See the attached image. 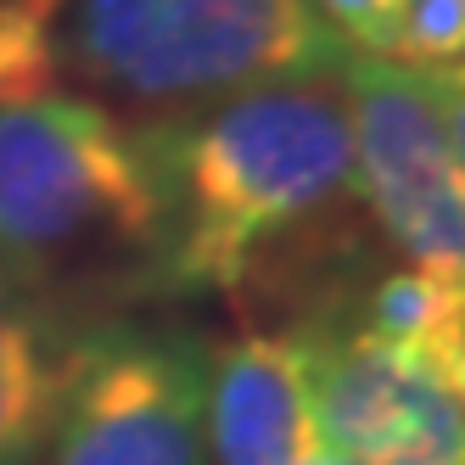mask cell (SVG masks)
Returning a JSON list of instances; mask_svg holds the SVG:
<instances>
[{"mask_svg": "<svg viewBox=\"0 0 465 465\" xmlns=\"http://www.w3.org/2000/svg\"><path fill=\"white\" fill-rule=\"evenodd\" d=\"M124 118L163 196L157 297L281 303L309 292V314L325 309V275L364 219L342 79Z\"/></svg>", "mask_w": 465, "mask_h": 465, "instance_id": "cell-1", "label": "cell"}, {"mask_svg": "<svg viewBox=\"0 0 465 465\" xmlns=\"http://www.w3.org/2000/svg\"><path fill=\"white\" fill-rule=\"evenodd\" d=\"M163 196L135 124L95 95L0 107V270L90 320L157 297Z\"/></svg>", "mask_w": 465, "mask_h": 465, "instance_id": "cell-2", "label": "cell"}, {"mask_svg": "<svg viewBox=\"0 0 465 465\" xmlns=\"http://www.w3.org/2000/svg\"><path fill=\"white\" fill-rule=\"evenodd\" d=\"M56 74L113 113H180L263 84L337 79L348 45L314 0H56Z\"/></svg>", "mask_w": 465, "mask_h": 465, "instance_id": "cell-3", "label": "cell"}, {"mask_svg": "<svg viewBox=\"0 0 465 465\" xmlns=\"http://www.w3.org/2000/svg\"><path fill=\"white\" fill-rule=\"evenodd\" d=\"M208 371L213 342L191 325L95 320L40 465H213Z\"/></svg>", "mask_w": 465, "mask_h": 465, "instance_id": "cell-4", "label": "cell"}, {"mask_svg": "<svg viewBox=\"0 0 465 465\" xmlns=\"http://www.w3.org/2000/svg\"><path fill=\"white\" fill-rule=\"evenodd\" d=\"M337 79L353 118L364 219L404 263L465 286V152L443 129L426 79L387 56L353 51Z\"/></svg>", "mask_w": 465, "mask_h": 465, "instance_id": "cell-5", "label": "cell"}, {"mask_svg": "<svg viewBox=\"0 0 465 465\" xmlns=\"http://www.w3.org/2000/svg\"><path fill=\"white\" fill-rule=\"evenodd\" d=\"M297 331L309 337L325 438L348 465H465V410L438 371L337 314H309Z\"/></svg>", "mask_w": 465, "mask_h": 465, "instance_id": "cell-6", "label": "cell"}, {"mask_svg": "<svg viewBox=\"0 0 465 465\" xmlns=\"http://www.w3.org/2000/svg\"><path fill=\"white\" fill-rule=\"evenodd\" d=\"M208 454L213 465H320L337 454L320 420L309 337L297 325H258L213 348Z\"/></svg>", "mask_w": 465, "mask_h": 465, "instance_id": "cell-7", "label": "cell"}, {"mask_svg": "<svg viewBox=\"0 0 465 465\" xmlns=\"http://www.w3.org/2000/svg\"><path fill=\"white\" fill-rule=\"evenodd\" d=\"M95 320L0 270V465H40Z\"/></svg>", "mask_w": 465, "mask_h": 465, "instance_id": "cell-8", "label": "cell"}, {"mask_svg": "<svg viewBox=\"0 0 465 465\" xmlns=\"http://www.w3.org/2000/svg\"><path fill=\"white\" fill-rule=\"evenodd\" d=\"M320 314H337L353 331H364L371 342H381L392 353H410L426 371L443 376L449 353L465 337V286L438 275V270H420V263L398 258L392 270H376V275L353 281L342 297H331Z\"/></svg>", "mask_w": 465, "mask_h": 465, "instance_id": "cell-9", "label": "cell"}, {"mask_svg": "<svg viewBox=\"0 0 465 465\" xmlns=\"http://www.w3.org/2000/svg\"><path fill=\"white\" fill-rule=\"evenodd\" d=\"M56 79L62 74L51 45V17L23 6V0H0V107L56 90Z\"/></svg>", "mask_w": 465, "mask_h": 465, "instance_id": "cell-10", "label": "cell"}, {"mask_svg": "<svg viewBox=\"0 0 465 465\" xmlns=\"http://www.w3.org/2000/svg\"><path fill=\"white\" fill-rule=\"evenodd\" d=\"M387 62L415 74H443L465 62V0H404Z\"/></svg>", "mask_w": 465, "mask_h": 465, "instance_id": "cell-11", "label": "cell"}, {"mask_svg": "<svg viewBox=\"0 0 465 465\" xmlns=\"http://www.w3.org/2000/svg\"><path fill=\"white\" fill-rule=\"evenodd\" d=\"M398 6H404V0H314L320 23H325L353 56H392Z\"/></svg>", "mask_w": 465, "mask_h": 465, "instance_id": "cell-12", "label": "cell"}, {"mask_svg": "<svg viewBox=\"0 0 465 465\" xmlns=\"http://www.w3.org/2000/svg\"><path fill=\"white\" fill-rule=\"evenodd\" d=\"M420 79L431 90V102H438L443 129L454 135V146L465 152V62H454V68H443V74H420Z\"/></svg>", "mask_w": 465, "mask_h": 465, "instance_id": "cell-13", "label": "cell"}, {"mask_svg": "<svg viewBox=\"0 0 465 465\" xmlns=\"http://www.w3.org/2000/svg\"><path fill=\"white\" fill-rule=\"evenodd\" d=\"M443 387L460 398V410H465V337H460V348H454L449 364H443Z\"/></svg>", "mask_w": 465, "mask_h": 465, "instance_id": "cell-14", "label": "cell"}, {"mask_svg": "<svg viewBox=\"0 0 465 465\" xmlns=\"http://www.w3.org/2000/svg\"><path fill=\"white\" fill-rule=\"evenodd\" d=\"M23 6H35V12H45V17H51V6H56V0H23Z\"/></svg>", "mask_w": 465, "mask_h": 465, "instance_id": "cell-15", "label": "cell"}, {"mask_svg": "<svg viewBox=\"0 0 465 465\" xmlns=\"http://www.w3.org/2000/svg\"><path fill=\"white\" fill-rule=\"evenodd\" d=\"M320 465H348V460H342V454H325V460H320Z\"/></svg>", "mask_w": 465, "mask_h": 465, "instance_id": "cell-16", "label": "cell"}]
</instances>
